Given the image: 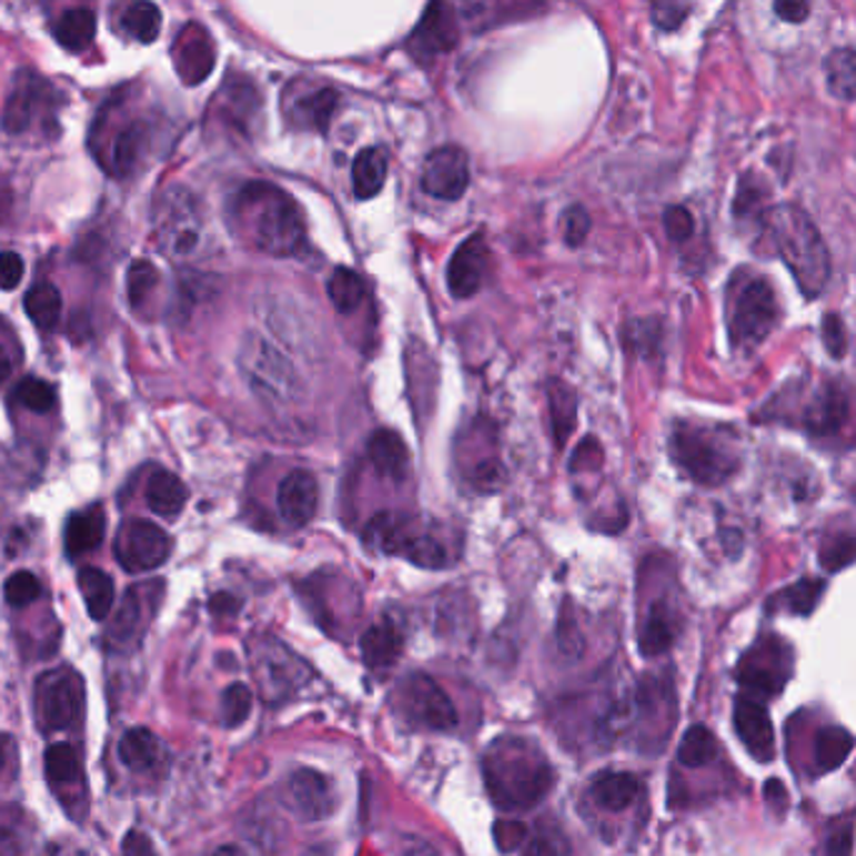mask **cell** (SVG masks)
Segmentation results:
<instances>
[{
	"label": "cell",
	"instance_id": "obj_53",
	"mask_svg": "<svg viewBox=\"0 0 856 856\" xmlns=\"http://www.w3.org/2000/svg\"><path fill=\"white\" fill-rule=\"evenodd\" d=\"M691 6H678V3H656L651 8L653 23L663 31H676V28L683 23V18L688 16Z\"/></svg>",
	"mask_w": 856,
	"mask_h": 856
},
{
	"label": "cell",
	"instance_id": "obj_54",
	"mask_svg": "<svg viewBox=\"0 0 856 856\" xmlns=\"http://www.w3.org/2000/svg\"><path fill=\"white\" fill-rule=\"evenodd\" d=\"M601 460H603V452H601L598 440L585 437L581 442V447L575 450V455H573V470L575 473H585V470H598Z\"/></svg>",
	"mask_w": 856,
	"mask_h": 856
},
{
	"label": "cell",
	"instance_id": "obj_26",
	"mask_svg": "<svg viewBox=\"0 0 856 856\" xmlns=\"http://www.w3.org/2000/svg\"><path fill=\"white\" fill-rule=\"evenodd\" d=\"M105 533V513L101 505H93L83 513H75L66 523V553L69 557H79L95 551L103 543Z\"/></svg>",
	"mask_w": 856,
	"mask_h": 856
},
{
	"label": "cell",
	"instance_id": "obj_3",
	"mask_svg": "<svg viewBox=\"0 0 856 856\" xmlns=\"http://www.w3.org/2000/svg\"><path fill=\"white\" fill-rule=\"evenodd\" d=\"M764 224L774 239L776 254L794 274L798 290L809 300L819 296L829 284L832 262L829 249L809 214L794 204H784L766 211Z\"/></svg>",
	"mask_w": 856,
	"mask_h": 856
},
{
	"label": "cell",
	"instance_id": "obj_9",
	"mask_svg": "<svg viewBox=\"0 0 856 856\" xmlns=\"http://www.w3.org/2000/svg\"><path fill=\"white\" fill-rule=\"evenodd\" d=\"M36 714L46 731H66L83 714V678L73 668L43 673L36 683Z\"/></svg>",
	"mask_w": 856,
	"mask_h": 856
},
{
	"label": "cell",
	"instance_id": "obj_49",
	"mask_svg": "<svg viewBox=\"0 0 856 856\" xmlns=\"http://www.w3.org/2000/svg\"><path fill=\"white\" fill-rule=\"evenodd\" d=\"M822 340H824L826 352H829L834 360H842L846 350H849V336H846V326H844L839 314H826L824 316Z\"/></svg>",
	"mask_w": 856,
	"mask_h": 856
},
{
	"label": "cell",
	"instance_id": "obj_40",
	"mask_svg": "<svg viewBox=\"0 0 856 856\" xmlns=\"http://www.w3.org/2000/svg\"><path fill=\"white\" fill-rule=\"evenodd\" d=\"M46 776L53 786H71L81 778V758L71 744H53L46 752Z\"/></svg>",
	"mask_w": 856,
	"mask_h": 856
},
{
	"label": "cell",
	"instance_id": "obj_63",
	"mask_svg": "<svg viewBox=\"0 0 856 856\" xmlns=\"http://www.w3.org/2000/svg\"><path fill=\"white\" fill-rule=\"evenodd\" d=\"M3 766H6V748L0 744V774H3Z\"/></svg>",
	"mask_w": 856,
	"mask_h": 856
},
{
	"label": "cell",
	"instance_id": "obj_37",
	"mask_svg": "<svg viewBox=\"0 0 856 856\" xmlns=\"http://www.w3.org/2000/svg\"><path fill=\"white\" fill-rule=\"evenodd\" d=\"M23 306H26V314L31 316V322L38 326V330H53L61 320L63 300H61V292L56 290L53 284H36L33 290L26 294Z\"/></svg>",
	"mask_w": 856,
	"mask_h": 856
},
{
	"label": "cell",
	"instance_id": "obj_29",
	"mask_svg": "<svg viewBox=\"0 0 856 856\" xmlns=\"http://www.w3.org/2000/svg\"><path fill=\"white\" fill-rule=\"evenodd\" d=\"M638 778L628 772H605L591 784V798L605 812H623L636 802Z\"/></svg>",
	"mask_w": 856,
	"mask_h": 856
},
{
	"label": "cell",
	"instance_id": "obj_4",
	"mask_svg": "<svg viewBox=\"0 0 856 856\" xmlns=\"http://www.w3.org/2000/svg\"><path fill=\"white\" fill-rule=\"evenodd\" d=\"M364 543L372 551L405 557L407 563L420 567H447L457 561L452 537L437 523H425L417 515L407 513H380L364 527Z\"/></svg>",
	"mask_w": 856,
	"mask_h": 856
},
{
	"label": "cell",
	"instance_id": "obj_55",
	"mask_svg": "<svg viewBox=\"0 0 856 856\" xmlns=\"http://www.w3.org/2000/svg\"><path fill=\"white\" fill-rule=\"evenodd\" d=\"M523 836H525L523 824H515V822H497L495 824V842L503 852H510L513 846L521 844Z\"/></svg>",
	"mask_w": 856,
	"mask_h": 856
},
{
	"label": "cell",
	"instance_id": "obj_12",
	"mask_svg": "<svg viewBox=\"0 0 856 856\" xmlns=\"http://www.w3.org/2000/svg\"><path fill=\"white\" fill-rule=\"evenodd\" d=\"M284 804L296 819L324 822L334 814V792L330 778L314 768H296L284 788Z\"/></svg>",
	"mask_w": 856,
	"mask_h": 856
},
{
	"label": "cell",
	"instance_id": "obj_42",
	"mask_svg": "<svg viewBox=\"0 0 856 856\" xmlns=\"http://www.w3.org/2000/svg\"><path fill=\"white\" fill-rule=\"evenodd\" d=\"M143 143V129L131 123L129 129H123L117 141L111 143V169L117 174H129V171L137 167L139 161V151Z\"/></svg>",
	"mask_w": 856,
	"mask_h": 856
},
{
	"label": "cell",
	"instance_id": "obj_23",
	"mask_svg": "<svg viewBox=\"0 0 856 856\" xmlns=\"http://www.w3.org/2000/svg\"><path fill=\"white\" fill-rule=\"evenodd\" d=\"M163 754H167V748L149 728H129L119 741L121 764L137 774L159 768L163 764Z\"/></svg>",
	"mask_w": 856,
	"mask_h": 856
},
{
	"label": "cell",
	"instance_id": "obj_60",
	"mask_svg": "<svg viewBox=\"0 0 856 856\" xmlns=\"http://www.w3.org/2000/svg\"><path fill=\"white\" fill-rule=\"evenodd\" d=\"M18 852H21V842H18V836L0 826V856H18Z\"/></svg>",
	"mask_w": 856,
	"mask_h": 856
},
{
	"label": "cell",
	"instance_id": "obj_17",
	"mask_svg": "<svg viewBox=\"0 0 856 856\" xmlns=\"http://www.w3.org/2000/svg\"><path fill=\"white\" fill-rule=\"evenodd\" d=\"M734 728L741 744L748 748L756 762H772L776 754V736L768 711L754 698L741 696L734 706Z\"/></svg>",
	"mask_w": 856,
	"mask_h": 856
},
{
	"label": "cell",
	"instance_id": "obj_25",
	"mask_svg": "<svg viewBox=\"0 0 856 856\" xmlns=\"http://www.w3.org/2000/svg\"><path fill=\"white\" fill-rule=\"evenodd\" d=\"M336 105H340V93L334 89H314L310 93L296 95L294 101H290V119L296 123L300 129H310V131H326L330 121L334 117Z\"/></svg>",
	"mask_w": 856,
	"mask_h": 856
},
{
	"label": "cell",
	"instance_id": "obj_30",
	"mask_svg": "<svg viewBox=\"0 0 856 856\" xmlns=\"http://www.w3.org/2000/svg\"><path fill=\"white\" fill-rule=\"evenodd\" d=\"M387 181V153L382 149H364L352 163V189L360 201L374 199Z\"/></svg>",
	"mask_w": 856,
	"mask_h": 856
},
{
	"label": "cell",
	"instance_id": "obj_62",
	"mask_svg": "<svg viewBox=\"0 0 856 856\" xmlns=\"http://www.w3.org/2000/svg\"><path fill=\"white\" fill-rule=\"evenodd\" d=\"M11 372H13V364H11V360H8L6 350L0 348V384L8 382V377H11Z\"/></svg>",
	"mask_w": 856,
	"mask_h": 856
},
{
	"label": "cell",
	"instance_id": "obj_41",
	"mask_svg": "<svg viewBox=\"0 0 856 856\" xmlns=\"http://www.w3.org/2000/svg\"><path fill=\"white\" fill-rule=\"evenodd\" d=\"M123 31L141 43H153L161 33V11L153 3H133L121 18Z\"/></svg>",
	"mask_w": 856,
	"mask_h": 856
},
{
	"label": "cell",
	"instance_id": "obj_47",
	"mask_svg": "<svg viewBox=\"0 0 856 856\" xmlns=\"http://www.w3.org/2000/svg\"><path fill=\"white\" fill-rule=\"evenodd\" d=\"M38 598H41V583H38L33 573L18 571L6 581V601L13 608H26V605H31Z\"/></svg>",
	"mask_w": 856,
	"mask_h": 856
},
{
	"label": "cell",
	"instance_id": "obj_61",
	"mask_svg": "<svg viewBox=\"0 0 856 856\" xmlns=\"http://www.w3.org/2000/svg\"><path fill=\"white\" fill-rule=\"evenodd\" d=\"M211 856H249V854L242 849V846L224 844V846H216L214 854H211Z\"/></svg>",
	"mask_w": 856,
	"mask_h": 856
},
{
	"label": "cell",
	"instance_id": "obj_11",
	"mask_svg": "<svg viewBox=\"0 0 856 856\" xmlns=\"http://www.w3.org/2000/svg\"><path fill=\"white\" fill-rule=\"evenodd\" d=\"M402 708L420 728L452 731L457 726V711L450 696L425 673H415L402 686Z\"/></svg>",
	"mask_w": 856,
	"mask_h": 856
},
{
	"label": "cell",
	"instance_id": "obj_24",
	"mask_svg": "<svg viewBox=\"0 0 856 856\" xmlns=\"http://www.w3.org/2000/svg\"><path fill=\"white\" fill-rule=\"evenodd\" d=\"M367 457L380 475L402 480L410 467V452L405 440L392 430H377L367 442Z\"/></svg>",
	"mask_w": 856,
	"mask_h": 856
},
{
	"label": "cell",
	"instance_id": "obj_57",
	"mask_svg": "<svg viewBox=\"0 0 856 856\" xmlns=\"http://www.w3.org/2000/svg\"><path fill=\"white\" fill-rule=\"evenodd\" d=\"M121 849H123V856H159L157 849H153V842L149 839V834L137 832V829L127 834Z\"/></svg>",
	"mask_w": 856,
	"mask_h": 856
},
{
	"label": "cell",
	"instance_id": "obj_20",
	"mask_svg": "<svg viewBox=\"0 0 856 856\" xmlns=\"http://www.w3.org/2000/svg\"><path fill=\"white\" fill-rule=\"evenodd\" d=\"M161 593H163V581L133 585V588L127 593V598H123L117 618L111 623L109 638L117 643H127L133 636H139L147 621L153 618V613H157Z\"/></svg>",
	"mask_w": 856,
	"mask_h": 856
},
{
	"label": "cell",
	"instance_id": "obj_22",
	"mask_svg": "<svg viewBox=\"0 0 856 856\" xmlns=\"http://www.w3.org/2000/svg\"><path fill=\"white\" fill-rule=\"evenodd\" d=\"M46 91H51V85L46 79H38L33 73H21L13 85L11 95L6 101L3 111V129L8 133H23L33 123V109L38 101H46Z\"/></svg>",
	"mask_w": 856,
	"mask_h": 856
},
{
	"label": "cell",
	"instance_id": "obj_50",
	"mask_svg": "<svg viewBox=\"0 0 856 856\" xmlns=\"http://www.w3.org/2000/svg\"><path fill=\"white\" fill-rule=\"evenodd\" d=\"M663 224H666V232L673 242H686V239L694 236L696 229L694 216L683 207H668L666 214H663Z\"/></svg>",
	"mask_w": 856,
	"mask_h": 856
},
{
	"label": "cell",
	"instance_id": "obj_2",
	"mask_svg": "<svg viewBox=\"0 0 856 856\" xmlns=\"http://www.w3.org/2000/svg\"><path fill=\"white\" fill-rule=\"evenodd\" d=\"M234 224L249 244L272 256H296L306 244L302 209L269 181H249L239 189Z\"/></svg>",
	"mask_w": 856,
	"mask_h": 856
},
{
	"label": "cell",
	"instance_id": "obj_48",
	"mask_svg": "<svg viewBox=\"0 0 856 856\" xmlns=\"http://www.w3.org/2000/svg\"><path fill=\"white\" fill-rule=\"evenodd\" d=\"M854 561V537L846 533L842 537H836V541H829L824 547H822V565L826 567V571H844V567H849Z\"/></svg>",
	"mask_w": 856,
	"mask_h": 856
},
{
	"label": "cell",
	"instance_id": "obj_59",
	"mask_svg": "<svg viewBox=\"0 0 856 856\" xmlns=\"http://www.w3.org/2000/svg\"><path fill=\"white\" fill-rule=\"evenodd\" d=\"M826 856H852V826L846 824L842 832H836L829 846H826Z\"/></svg>",
	"mask_w": 856,
	"mask_h": 856
},
{
	"label": "cell",
	"instance_id": "obj_33",
	"mask_svg": "<svg viewBox=\"0 0 856 856\" xmlns=\"http://www.w3.org/2000/svg\"><path fill=\"white\" fill-rule=\"evenodd\" d=\"M854 738L846 728L824 726L814 738V762L822 774L839 768L849 758Z\"/></svg>",
	"mask_w": 856,
	"mask_h": 856
},
{
	"label": "cell",
	"instance_id": "obj_15",
	"mask_svg": "<svg viewBox=\"0 0 856 856\" xmlns=\"http://www.w3.org/2000/svg\"><path fill=\"white\" fill-rule=\"evenodd\" d=\"M457 18L455 11L445 3L427 6L420 26L407 38V51L415 56L420 63H427L437 56L452 51L457 46Z\"/></svg>",
	"mask_w": 856,
	"mask_h": 856
},
{
	"label": "cell",
	"instance_id": "obj_1",
	"mask_svg": "<svg viewBox=\"0 0 856 856\" xmlns=\"http://www.w3.org/2000/svg\"><path fill=\"white\" fill-rule=\"evenodd\" d=\"M487 794L503 812H523L541 804L555 784V772L533 741L500 736L483 758Z\"/></svg>",
	"mask_w": 856,
	"mask_h": 856
},
{
	"label": "cell",
	"instance_id": "obj_28",
	"mask_svg": "<svg viewBox=\"0 0 856 856\" xmlns=\"http://www.w3.org/2000/svg\"><path fill=\"white\" fill-rule=\"evenodd\" d=\"M189 490L181 477L169 470H157L147 483V505L161 517H177L187 507Z\"/></svg>",
	"mask_w": 856,
	"mask_h": 856
},
{
	"label": "cell",
	"instance_id": "obj_31",
	"mask_svg": "<svg viewBox=\"0 0 856 856\" xmlns=\"http://www.w3.org/2000/svg\"><path fill=\"white\" fill-rule=\"evenodd\" d=\"M673 641H676V621H673L671 608L666 603H653L638 636L641 653L646 658L661 656L673 646Z\"/></svg>",
	"mask_w": 856,
	"mask_h": 856
},
{
	"label": "cell",
	"instance_id": "obj_21",
	"mask_svg": "<svg viewBox=\"0 0 856 856\" xmlns=\"http://www.w3.org/2000/svg\"><path fill=\"white\" fill-rule=\"evenodd\" d=\"M846 417H849V397H846L839 384H826L824 390L816 392V397L806 407L804 427L812 435L829 437L842 430Z\"/></svg>",
	"mask_w": 856,
	"mask_h": 856
},
{
	"label": "cell",
	"instance_id": "obj_18",
	"mask_svg": "<svg viewBox=\"0 0 856 856\" xmlns=\"http://www.w3.org/2000/svg\"><path fill=\"white\" fill-rule=\"evenodd\" d=\"M276 507L282 521L292 527H304L320 507V485L306 470H292L276 490Z\"/></svg>",
	"mask_w": 856,
	"mask_h": 856
},
{
	"label": "cell",
	"instance_id": "obj_14",
	"mask_svg": "<svg viewBox=\"0 0 856 856\" xmlns=\"http://www.w3.org/2000/svg\"><path fill=\"white\" fill-rule=\"evenodd\" d=\"M490 442H495V435L493 425H487V422H475V425L470 427V437H460L457 442L460 470H463V475L480 493H493L500 485V480H503V467H500L497 452H490V455L483 452V447H487Z\"/></svg>",
	"mask_w": 856,
	"mask_h": 856
},
{
	"label": "cell",
	"instance_id": "obj_39",
	"mask_svg": "<svg viewBox=\"0 0 856 856\" xmlns=\"http://www.w3.org/2000/svg\"><path fill=\"white\" fill-rule=\"evenodd\" d=\"M718 754V744L706 726H691L681 738L678 762L688 768H701L711 764Z\"/></svg>",
	"mask_w": 856,
	"mask_h": 856
},
{
	"label": "cell",
	"instance_id": "obj_19",
	"mask_svg": "<svg viewBox=\"0 0 856 856\" xmlns=\"http://www.w3.org/2000/svg\"><path fill=\"white\" fill-rule=\"evenodd\" d=\"M214 63H216L214 43H211V38L204 28L191 23L187 31L179 33L174 46V69L181 81L189 85L201 83L204 79H209L211 71H214Z\"/></svg>",
	"mask_w": 856,
	"mask_h": 856
},
{
	"label": "cell",
	"instance_id": "obj_5",
	"mask_svg": "<svg viewBox=\"0 0 856 856\" xmlns=\"http://www.w3.org/2000/svg\"><path fill=\"white\" fill-rule=\"evenodd\" d=\"M153 236L159 252L171 262L184 264L201 256L209 244L207 216L199 199L187 187L163 189L157 207H153Z\"/></svg>",
	"mask_w": 856,
	"mask_h": 856
},
{
	"label": "cell",
	"instance_id": "obj_27",
	"mask_svg": "<svg viewBox=\"0 0 856 856\" xmlns=\"http://www.w3.org/2000/svg\"><path fill=\"white\" fill-rule=\"evenodd\" d=\"M402 646H405V641H402V633L390 623L372 625V628H367V633H364L362 641H360L364 663H367L370 668H377V671L394 666V663H397L402 656Z\"/></svg>",
	"mask_w": 856,
	"mask_h": 856
},
{
	"label": "cell",
	"instance_id": "obj_35",
	"mask_svg": "<svg viewBox=\"0 0 856 856\" xmlns=\"http://www.w3.org/2000/svg\"><path fill=\"white\" fill-rule=\"evenodd\" d=\"M326 294H330V302L336 312L352 314L367 296V286H364V279L357 272L348 266H336L330 282H326Z\"/></svg>",
	"mask_w": 856,
	"mask_h": 856
},
{
	"label": "cell",
	"instance_id": "obj_52",
	"mask_svg": "<svg viewBox=\"0 0 856 856\" xmlns=\"http://www.w3.org/2000/svg\"><path fill=\"white\" fill-rule=\"evenodd\" d=\"M26 264L21 254L16 252H0V290L11 292L23 282Z\"/></svg>",
	"mask_w": 856,
	"mask_h": 856
},
{
	"label": "cell",
	"instance_id": "obj_32",
	"mask_svg": "<svg viewBox=\"0 0 856 856\" xmlns=\"http://www.w3.org/2000/svg\"><path fill=\"white\" fill-rule=\"evenodd\" d=\"M79 588L91 618L103 621L113 608V598H117V588H113L111 575L99 571V567H81Z\"/></svg>",
	"mask_w": 856,
	"mask_h": 856
},
{
	"label": "cell",
	"instance_id": "obj_56",
	"mask_svg": "<svg viewBox=\"0 0 856 856\" xmlns=\"http://www.w3.org/2000/svg\"><path fill=\"white\" fill-rule=\"evenodd\" d=\"M523 856H565V849L553 834H537L535 839L525 846Z\"/></svg>",
	"mask_w": 856,
	"mask_h": 856
},
{
	"label": "cell",
	"instance_id": "obj_7",
	"mask_svg": "<svg viewBox=\"0 0 856 856\" xmlns=\"http://www.w3.org/2000/svg\"><path fill=\"white\" fill-rule=\"evenodd\" d=\"M778 320L776 294L766 276L734 279L728 294V334L736 350L752 352L774 332Z\"/></svg>",
	"mask_w": 856,
	"mask_h": 856
},
{
	"label": "cell",
	"instance_id": "obj_45",
	"mask_svg": "<svg viewBox=\"0 0 856 856\" xmlns=\"http://www.w3.org/2000/svg\"><path fill=\"white\" fill-rule=\"evenodd\" d=\"M16 400L31 412H48L56 407V390L43 380L28 377L16 387Z\"/></svg>",
	"mask_w": 856,
	"mask_h": 856
},
{
	"label": "cell",
	"instance_id": "obj_58",
	"mask_svg": "<svg viewBox=\"0 0 856 856\" xmlns=\"http://www.w3.org/2000/svg\"><path fill=\"white\" fill-rule=\"evenodd\" d=\"M809 3H796V0H782V3L774 6V13L786 23H802L804 18L809 16Z\"/></svg>",
	"mask_w": 856,
	"mask_h": 856
},
{
	"label": "cell",
	"instance_id": "obj_16",
	"mask_svg": "<svg viewBox=\"0 0 856 856\" xmlns=\"http://www.w3.org/2000/svg\"><path fill=\"white\" fill-rule=\"evenodd\" d=\"M490 272V249L483 234H473L465 239L447 264V284L452 296L467 300V296L483 290L485 276Z\"/></svg>",
	"mask_w": 856,
	"mask_h": 856
},
{
	"label": "cell",
	"instance_id": "obj_34",
	"mask_svg": "<svg viewBox=\"0 0 856 856\" xmlns=\"http://www.w3.org/2000/svg\"><path fill=\"white\" fill-rule=\"evenodd\" d=\"M53 36L66 51L79 53L83 48H89L93 41L95 16L89 11V8H73V11H66L53 28Z\"/></svg>",
	"mask_w": 856,
	"mask_h": 856
},
{
	"label": "cell",
	"instance_id": "obj_44",
	"mask_svg": "<svg viewBox=\"0 0 856 856\" xmlns=\"http://www.w3.org/2000/svg\"><path fill=\"white\" fill-rule=\"evenodd\" d=\"M254 706V696L244 683H232L221 696V714H224V726L226 728H236L242 726L244 721L252 714Z\"/></svg>",
	"mask_w": 856,
	"mask_h": 856
},
{
	"label": "cell",
	"instance_id": "obj_38",
	"mask_svg": "<svg viewBox=\"0 0 856 856\" xmlns=\"http://www.w3.org/2000/svg\"><path fill=\"white\" fill-rule=\"evenodd\" d=\"M547 394H551V417H553L555 445L563 447L567 437H571L575 412H578V405H575V392L567 387V384H563L561 380H555V382H551V387H547Z\"/></svg>",
	"mask_w": 856,
	"mask_h": 856
},
{
	"label": "cell",
	"instance_id": "obj_13",
	"mask_svg": "<svg viewBox=\"0 0 856 856\" xmlns=\"http://www.w3.org/2000/svg\"><path fill=\"white\" fill-rule=\"evenodd\" d=\"M470 187L467 153L460 147H440L422 167V189L442 201H457Z\"/></svg>",
	"mask_w": 856,
	"mask_h": 856
},
{
	"label": "cell",
	"instance_id": "obj_51",
	"mask_svg": "<svg viewBox=\"0 0 856 856\" xmlns=\"http://www.w3.org/2000/svg\"><path fill=\"white\" fill-rule=\"evenodd\" d=\"M563 229H565L567 246H581L591 232V216L585 214V209L581 207L567 209L563 216Z\"/></svg>",
	"mask_w": 856,
	"mask_h": 856
},
{
	"label": "cell",
	"instance_id": "obj_36",
	"mask_svg": "<svg viewBox=\"0 0 856 856\" xmlns=\"http://www.w3.org/2000/svg\"><path fill=\"white\" fill-rule=\"evenodd\" d=\"M826 85H829V93L836 95L839 101H854V91H856V53L854 48H839L834 51L829 59H826Z\"/></svg>",
	"mask_w": 856,
	"mask_h": 856
},
{
	"label": "cell",
	"instance_id": "obj_6",
	"mask_svg": "<svg viewBox=\"0 0 856 856\" xmlns=\"http://www.w3.org/2000/svg\"><path fill=\"white\" fill-rule=\"evenodd\" d=\"M671 455L676 465L698 485H724L738 470V452L726 430L678 422L671 435Z\"/></svg>",
	"mask_w": 856,
	"mask_h": 856
},
{
	"label": "cell",
	"instance_id": "obj_8",
	"mask_svg": "<svg viewBox=\"0 0 856 856\" xmlns=\"http://www.w3.org/2000/svg\"><path fill=\"white\" fill-rule=\"evenodd\" d=\"M242 372L252 390L266 402H292L300 394V377L282 352L272 344L249 334L242 348Z\"/></svg>",
	"mask_w": 856,
	"mask_h": 856
},
{
	"label": "cell",
	"instance_id": "obj_46",
	"mask_svg": "<svg viewBox=\"0 0 856 856\" xmlns=\"http://www.w3.org/2000/svg\"><path fill=\"white\" fill-rule=\"evenodd\" d=\"M822 593H824L822 581L806 578L784 591V603L786 608L796 615H809L816 608V603L822 601Z\"/></svg>",
	"mask_w": 856,
	"mask_h": 856
},
{
	"label": "cell",
	"instance_id": "obj_43",
	"mask_svg": "<svg viewBox=\"0 0 856 856\" xmlns=\"http://www.w3.org/2000/svg\"><path fill=\"white\" fill-rule=\"evenodd\" d=\"M161 274L151 262H143V259L133 262V266L129 269V302L133 310H141V304L151 300V292L157 290Z\"/></svg>",
	"mask_w": 856,
	"mask_h": 856
},
{
	"label": "cell",
	"instance_id": "obj_10",
	"mask_svg": "<svg viewBox=\"0 0 856 856\" xmlns=\"http://www.w3.org/2000/svg\"><path fill=\"white\" fill-rule=\"evenodd\" d=\"M174 543L169 533L149 521H127L119 527L117 543H113V555L119 565L129 573H149L157 571L169 561Z\"/></svg>",
	"mask_w": 856,
	"mask_h": 856
}]
</instances>
